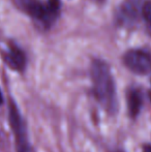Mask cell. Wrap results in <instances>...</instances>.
I'll list each match as a JSON object with an SVG mask.
<instances>
[{
    "label": "cell",
    "mask_w": 151,
    "mask_h": 152,
    "mask_svg": "<svg viewBox=\"0 0 151 152\" xmlns=\"http://www.w3.org/2000/svg\"><path fill=\"white\" fill-rule=\"evenodd\" d=\"M141 0H124L119 6L117 12V21L119 24L128 26L139 20L142 10Z\"/></svg>",
    "instance_id": "5"
},
{
    "label": "cell",
    "mask_w": 151,
    "mask_h": 152,
    "mask_svg": "<svg viewBox=\"0 0 151 152\" xmlns=\"http://www.w3.org/2000/svg\"><path fill=\"white\" fill-rule=\"evenodd\" d=\"M3 59L12 69L22 72L26 66V56L21 48L16 44L9 42L7 49L3 52Z\"/></svg>",
    "instance_id": "6"
},
{
    "label": "cell",
    "mask_w": 151,
    "mask_h": 152,
    "mask_svg": "<svg viewBox=\"0 0 151 152\" xmlns=\"http://www.w3.org/2000/svg\"><path fill=\"white\" fill-rule=\"evenodd\" d=\"M141 15L148 25L151 26V0H145L142 4Z\"/></svg>",
    "instance_id": "8"
},
{
    "label": "cell",
    "mask_w": 151,
    "mask_h": 152,
    "mask_svg": "<svg viewBox=\"0 0 151 152\" xmlns=\"http://www.w3.org/2000/svg\"><path fill=\"white\" fill-rule=\"evenodd\" d=\"M2 102H3V96H2V93L0 91V104H2Z\"/></svg>",
    "instance_id": "10"
},
{
    "label": "cell",
    "mask_w": 151,
    "mask_h": 152,
    "mask_svg": "<svg viewBox=\"0 0 151 152\" xmlns=\"http://www.w3.org/2000/svg\"><path fill=\"white\" fill-rule=\"evenodd\" d=\"M149 96H150V99H151V91H150V94H149Z\"/></svg>",
    "instance_id": "12"
},
{
    "label": "cell",
    "mask_w": 151,
    "mask_h": 152,
    "mask_svg": "<svg viewBox=\"0 0 151 152\" xmlns=\"http://www.w3.org/2000/svg\"><path fill=\"white\" fill-rule=\"evenodd\" d=\"M90 76L95 98L109 114L114 115L118 110V102L110 67L105 61L94 59L91 63Z\"/></svg>",
    "instance_id": "1"
},
{
    "label": "cell",
    "mask_w": 151,
    "mask_h": 152,
    "mask_svg": "<svg viewBox=\"0 0 151 152\" xmlns=\"http://www.w3.org/2000/svg\"><path fill=\"white\" fill-rule=\"evenodd\" d=\"M97 2H98V3H104V2L106 1V0H96Z\"/></svg>",
    "instance_id": "11"
},
{
    "label": "cell",
    "mask_w": 151,
    "mask_h": 152,
    "mask_svg": "<svg viewBox=\"0 0 151 152\" xmlns=\"http://www.w3.org/2000/svg\"><path fill=\"white\" fill-rule=\"evenodd\" d=\"M17 8L26 14L34 21L42 25L44 28L50 27L57 17H55L49 10L47 2H42V0H12Z\"/></svg>",
    "instance_id": "2"
},
{
    "label": "cell",
    "mask_w": 151,
    "mask_h": 152,
    "mask_svg": "<svg viewBox=\"0 0 151 152\" xmlns=\"http://www.w3.org/2000/svg\"><path fill=\"white\" fill-rule=\"evenodd\" d=\"M143 152H151V145H146V146H144Z\"/></svg>",
    "instance_id": "9"
},
{
    "label": "cell",
    "mask_w": 151,
    "mask_h": 152,
    "mask_svg": "<svg viewBox=\"0 0 151 152\" xmlns=\"http://www.w3.org/2000/svg\"><path fill=\"white\" fill-rule=\"evenodd\" d=\"M9 121L17 142V152H34L27 138V132L21 115L14 104H10Z\"/></svg>",
    "instance_id": "4"
},
{
    "label": "cell",
    "mask_w": 151,
    "mask_h": 152,
    "mask_svg": "<svg viewBox=\"0 0 151 152\" xmlns=\"http://www.w3.org/2000/svg\"><path fill=\"white\" fill-rule=\"evenodd\" d=\"M127 108H128L129 116L135 118L140 113L143 104V97L142 94L138 89H131L127 92Z\"/></svg>",
    "instance_id": "7"
},
{
    "label": "cell",
    "mask_w": 151,
    "mask_h": 152,
    "mask_svg": "<svg viewBox=\"0 0 151 152\" xmlns=\"http://www.w3.org/2000/svg\"><path fill=\"white\" fill-rule=\"evenodd\" d=\"M123 63L131 72L137 75L151 72V54L140 49H131L123 55Z\"/></svg>",
    "instance_id": "3"
}]
</instances>
